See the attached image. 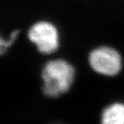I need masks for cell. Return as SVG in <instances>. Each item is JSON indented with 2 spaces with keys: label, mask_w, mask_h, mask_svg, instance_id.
Masks as SVG:
<instances>
[{
  "label": "cell",
  "mask_w": 124,
  "mask_h": 124,
  "mask_svg": "<svg viewBox=\"0 0 124 124\" xmlns=\"http://www.w3.org/2000/svg\"><path fill=\"white\" fill-rule=\"evenodd\" d=\"M76 74L75 67L67 59L47 57L40 71L43 93L51 98H57L67 93L74 83Z\"/></svg>",
  "instance_id": "1"
},
{
  "label": "cell",
  "mask_w": 124,
  "mask_h": 124,
  "mask_svg": "<svg viewBox=\"0 0 124 124\" xmlns=\"http://www.w3.org/2000/svg\"><path fill=\"white\" fill-rule=\"evenodd\" d=\"M26 38L40 54L48 58L55 55L61 47L60 31L48 20H38L31 24Z\"/></svg>",
  "instance_id": "2"
},
{
  "label": "cell",
  "mask_w": 124,
  "mask_h": 124,
  "mask_svg": "<svg viewBox=\"0 0 124 124\" xmlns=\"http://www.w3.org/2000/svg\"><path fill=\"white\" fill-rule=\"evenodd\" d=\"M88 64L93 72L106 77L117 76L123 69L121 52L114 46L100 44L92 48L87 55Z\"/></svg>",
  "instance_id": "3"
},
{
  "label": "cell",
  "mask_w": 124,
  "mask_h": 124,
  "mask_svg": "<svg viewBox=\"0 0 124 124\" xmlns=\"http://www.w3.org/2000/svg\"><path fill=\"white\" fill-rule=\"evenodd\" d=\"M100 124H124V102H114L105 107Z\"/></svg>",
  "instance_id": "4"
},
{
  "label": "cell",
  "mask_w": 124,
  "mask_h": 124,
  "mask_svg": "<svg viewBox=\"0 0 124 124\" xmlns=\"http://www.w3.org/2000/svg\"><path fill=\"white\" fill-rule=\"evenodd\" d=\"M21 32V29L18 28L14 29L8 34L7 36L8 38H5L2 36L0 37V56L5 54L11 47L14 46V44L20 38Z\"/></svg>",
  "instance_id": "5"
}]
</instances>
